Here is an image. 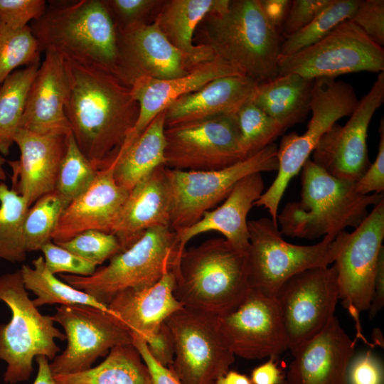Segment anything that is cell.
I'll return each mask as SVG.
<instances>
[{
    "label": "cell",
    "mask_w": 384,
    "mask_h": 384,
    "mask_svg": "<svg viewBox=\"0 0 384 384\" xmlns=\"http://www.w3.org/2000/svg\"><path fill=\"white\" fill-rule=\"evenodd\" d=\"M262 9L271 23L279 31L288 14L289 0H260Z\"/></svg>",
    "instance_id": "53"
},
{
    "label": "cell",
    "mask_w": 384,
    "mask_h": 384,
    "mask_svg": "<svg viewBox=\"0 0 384 384\" xmlns=\"http://www.w3.org/2000/svg\"><path fill=\"white\" fill-rule=\"evenodd\" d=\"M384 102V72L359 100L343 126L335 123L321 138L311 161L331 176L356 181L370 165L367 146L371 119Z\"/></svg>",
    "instance_id": "16"
},
{
    "label": "cell",
    "mask_w": 384,
    "mask_h": 384,
    "mask_svg": "<svg viewBox=\"0 0 384 384\" xmlns=\"http://www.w3.org/2000/svg\"><path fill=\"white\" fill-rule=\"evenodd\" d=\"M257 83L246 75L212 80L201 89L183 95L166 109L165 127L208 117L236 113L250 101Z\"/></svg>",
    "instance_id": "28"
},
{
    "label": "cell",
    "mask_w": 384,
    "mask_h": 384,
    "mask_svg": "<svg viewBox=\"0 0 384 384\" xmlns=\"http://www.w3.org/2000/svg\"><path fill=\"white\" fill-rule=\"evenodd\" d=\"M314 80L294 73L257 84L251 101L286 129L304 121L311 112Z\"/></svg>",
    "instance_id": "30"
},
{
    "label": "cell",
    "mask_w": 384,
    "mask_h": 384,
    "mask_svg": "<svg viewBox=\"0 0 384 384\" xmlns=\"http://www.w3.org/2000/svg\"><path fill=\"white\" fill-rule=\"evenodd\" d=\"M99 170L82 153L70 134L58 170L55 191L69 203L90 186Z\"/></svg>",
    "instance_id": "38"
},
{
    "label": "cell",
    "mask_w": 384,
    "mask_h": 384,
    "mask_svg": "<svg viewBox=\"0 0 384 384\" xmlns=\"http://www.w3.org/2000/svg\"><path fill=\"white\" fill-rule=\"evenodd\" d=\"M331 0H292L279 31L282 39L297 32L324 10Z\"/></svg>",
    "instance_id": "46"
},
{
    "label": "cell",
    "mask_w": 384,
    "mask_h": 384,
    "mask_svg": "<svg viewBox=\"0 0 384 384\" xmlns=\"http://www.w3.org/2000/svg\"><path fill=\"white\" fill-rule=\"evenodd\" d=\"M348 384H383L384 370L380 360L371 351L353 357L348 368Z\"/></svg>",
    "instance_id": "47"
},
{
    "label": "cell",
    "mask_w": 384,
    "mask_h": 384,
    "mask_svg": "<svg viewBox=\"0 0 384 384\" xmlns=\"http://www.w3.org/2000/svg\"><path fill=\"white\" fill-rule=\"evenodd\" d=\"M171 198L165 165L156 168L129 192L111 233L119 240L121 252L137 242L145 231L169 228Z\"/></svg>",
    "instance_id": "24"
},
{
    "label": "cell",
    "mask_w": 384,
    "mask_h": 384,
    "mask_svg": "<svg viewBox=\"0 0 384 384\" xmlns=\"http://www.w3.org/2000/svg\"><path fill=\"white\" fill-rule=\"evenodd\" d=\"M174 343L170 370L181 384H215L230 369L235 355L218 317L181 307L165 321Z\"/></svg>",
    "instance_id": "11"
},
{
    "label": "cell",
    "mask_w": 384,
    "mask_h": 384,
    "mask_svg": "<svg viewBox=\"0 0 384 384\" xmlns=\"http://www.w3.org/2000/svg\"><path fill=\"white\" fill-rule=\"evenodd\" d=\"M264 187L261 173L252 174L240 180L219 207L206 211L198 221L176 233L180 252L195 236L215 231L221 233L237 250L247 253L250 241L247 218L264 192Z\"/></svg>",
    "instance_id": "26"
},
{
    "label": "cell",
    "mask_w": 384,
    "mask_h": 384,
    "mask_svg": "<svg viewBox=\"0 0 384 384\" xmlns=\"http://www.w3.org/2000/svg\"><path fill=\"white\" fill-rule=\"evenodd\" d=\"M276 356H271L265 363L255 368L250 376L252 384H284L285 375L275 361Z\"/></svg>",
    "instance_id": "51"
},
{
    "label": "cell",
    "mask_w": 384,
    "mask_h": 384,
    "mask_svg": "<svg viewBox=\"0 0 384 384\" xmlns=\"http://www.w3.org/2000/svg\"><path fill=\"white\" fill-rule=\"evenodd\" d=\"M41 53L29 25L15 29L0 21V85L18 67L40 64Z\"/></svg>",
    "instance_id": "39"
},
{
    "label": "cell",
    "mask_w": 384,
    "mask_h": 384,
    "mask_svg": "<svg viewBox=\"0 0 384 384\" xmlns=\"http://www.w3.org/2000/svg\"><path fill=\"white\" fill-rule=\"evenodd\" d=\"M117 32L142 23V17L157 3L154 0L104 1Z\"/></svg>",
    "instance_id": "45"
},
{
    "label": "cell",
    "mask_w": 384,
    "mask_h": 384,
    "mask_svg": "<svg viewBox=\"0 0 384 384\" xmlns=\"http://www.w3.org/2000/svg\"><path fill=\"white\" fill-rule=\"evenodd\" d=\"M165 115L166 110L159 113L142 134L114 159V179L129 192L156 168L165 165Z\"/></svg>",
    "instance_id": "31"
},
{
    "label": "cell",
    "mask_w": 384,
    "mask_h": 384,
    "mask_svg": "<svg viewBox=\"0 0 384 384\" xmlns=\"http://www.w3.org/2000/svg\"><path fill=\"white\" fill-rule=\"evenodd\" d=\"M277 70L278 75L294 73L311 80L361 71L380 73L384 50L348 20L315 44L280 55Z\"/></svg>",
    "instance_id": "12"
},
{
    "label": "cell",
    "mask_w": 384,
    "mask_h": 384,
    "mask_svg": "<svg viewBox=\"0 0 384 384\" xmlns=\"http://www.w3.org/2000/svg\"><path fill=\"white\" fill-rule=\"evenodd\" d=\"M114 166V160L100 169L90 186L68 204L53 233L54 242L67 241L87 230L111 233L129 194L116 182Z\"/></svg>",
    "instance_id": "22"
},
{
    "label": "cell",
    "mask_w": 384,
    "mask_h": 384,
    "mask_svg": "<svg viewBox=\"0 0 384 384\" xmlns=\"http://www.w3.org/2000/svg\"><path fill=\"white\" fill-rule=\"evenodd\" d=\"M181 255L176 232L154 228L144 232L128 249L118 252L90 276L60 274V277L106 305L119 292L157 283Z\"/></svg>",
    "instance_id": "7"
},
{
    "label": "cell",
    "mask_w": 384,
    "mask_h": 384,
    "mask_svg": "<svg viewBox=\"0 0 384 384\" xmlns=\"http://www.w3.org/2000/svg\"><path fill=\"white\" fill-rule=\"evenodd\" d=\"M64 59L65 114L82 153L100 169L117 157L132 131L139 104L112 72Z\"/></svg>",
    "instance_id": "1"
},
{
    "label": "cell",
    "mask_w": 384,
    "mask_h": 384,
    "mask_svg": "<svg viewBox=\"0 0 384 384\" xmlns=\"http://www.w3.org/2000/svg\"><path fill=\"white\" fill-rule=\"evenodd\" d=\"M173 271L176 300L184 307L215 317L234 311L251 289L247 253L225 238L185 249Z\"/></svg>",
    "instance_id": "2"
},
{
    "label": "cell",
    "mask_w": 384,
    "mask_h": 384,
    "mask_svg": "<svg viewBox=\"0 0 384 384\" xmlns=\"http://www.w3.org/2000/svg\"><path fill=\"white\" fill-rule=\"evenodd\" d=\"M117 76L130 87L138 78L168 80L187 75L198 64L171 44L157 22L117 32Z\"/></svg>",
    "instance_id": "19"
},
{
    "label": "cell",
    "mask_w": 384,
    "mask_h": 384,
    "mask_svg": "<svg viewBox=\"0 0 384 384\" xmlns=\"http://www.w3.org/2000/svg\"><path fill=\"white\" fill-rule=\"evenodd\" d=\"M51 317L62 326L68 341L65 351L49 363L53 375L86 370L114 346L132 344L131 331L110 311L88 305H60Z\"/></svg>",
    "instance_id": "15"
},
{
    "label": "cell",
    "mask_w": 384,
    "mask_h": 384,
    "mask_svg": "<svg viewBox=\"0 0 384 384\" xmlns=\"http://www.w3.org/2000/svg\"><path fill=\"white\" fill-rule=\"evenodd\" d=\"M242 152L247 158L261 151L287 129L251 100L237 112Z\"/></svg>",
    "instance_id": "40"
},
{
    "label": "cell",
    "mask_w": 384,
    "mask_h": 384,
    "mask_svg": "<svg viewBox=\"0 0 384 384\" xmlns=\"http://www.w3.org/2000/svg\"><path fill=\"white\" fill-rule=\"evenodd\" d=\"M301 171L300 200L288 203L277 215L282 235L308 240L334 238L346 228H357L368 208L384 199L383 193H358L356 181L331 176L311 159Z\"/></svg>",
    "instance_id": "3"
},
{
    "label": "cell",
    "mask_w": 384,
    "mask_h": 384,
    "mask_svg": "<svg viewBox=\"0 0 384 384\" xmlns=\"http://www.w3.org/2000/svg\"><path fill=\"white\" fill-rule=\"evenodd\" d=\"M0 301L11 312L9 322L0 324V360L6 363L4 381L16 384L29 379L33 360H53L60 351L55 339H66L50 316L42 314L28 297L21 270L0 276Z\"/></svg>",
    "instance_id": "6"
},
{
    "label": "cell",
    "mask_w": 384,
    "mask_h": 384,
    "mask_svg": "<svg viewBox=\"0 0 384 384\" xmlns=\"http://www.w3.org/2000/svg\"><path fill=\"white\" fill-rule=\"evenodd\" d=\"M6 159L0 155V181H4L6 178V172L4 169V165Z\"/></svg>",
    "instance_id": "56"
},
{
    "label": "cell",
    "mask_w": 384,
    "mask_h": 384,
    "mask_svg": "<svg viewBox=\"0 0 384 384\" xmlns=\"http://www.w3.org/2000/svg\"><path fill=\"white\" fill-rule=\"evenodd\" d=\"M165 166L181 171L224 169L246 157L237 112L166 127Z\"/></svg>",
    "instance_id": "13"
},
{
    "label": "cell",
    "mask_w": 384,
    "mask_h": 384,
    "mask_svg": "<svg viewBox=\"0 0 384 384\" xmlns=\"http://www.w3.org/2000/svg\"><path fill=\"white\" fill-rule=\"evenodd\" d=\"M48 270L53 274L68 273L78 276L92 275L97 265L50 241L41 249Z\"/></svg>",
    "instance_id": "42"
},
{
    "label": "cell",
    "mask_w": 384,
    "mask_h": 384,
    "mask_svg": "<svg viewBox=\"0 0 384 384\" xmlns=\"http://www.w3.org/2000/svg\"><path fill=\"white\" fill-rule=\"evenodd\" d=\"M55 191L40 197L27 211L23 225L27 252L41 250L51 241L60 217L68 206Z\"/></svg>",
    "instance_id": "37"
},
{
    "label": "cell",
    "mask_w": 384,
    "mask_h": 384,
    "mask_svg": "<svg viewBox=\"0 0 384 384\" xmlns=\"http://www.w3.org/2000/svg\"><path fill=\"white\" fill-rule=\"evenodd\" d=\"M174 283L172 269L151 287L119 292L107 304L108 309L132 333L146 341L169 316L183 307L174 295Z\"/></svg>",
    "instance_id": "27"
},
{
    "label": "cell",
    "mask_w": 384,
    "mask_h": 384,
    "mask_svg": "<svg viewBox=\"0 0 384 384\" xmlns=\"http://www.w3.org/2000/svg\"><path fill=\"white\" fill-rule=\"evenodd\" d=\"M374 43L384 45V1H360L359 5L350 19Z\"/></svg>",
    "instance_id": "44"
},
{
    "label": "cell",
    "mask_w": 384,
    "mask_h": 384,
    "mask_svg": "<svg viewBox=\"0 0 384 384\" xmlns=\"http://www.w3.org/2000/svg\"><path fill=\"white\" fill-rule=\"evenodd\" d=\"M230 0H172L168 1L155 20L169 42L198 64L215 56L206 44L193 45V34L208 14L225 10Z\"/></svg>",
    "instance_id": "29"
},
{
    "label": "cell",
    "mask_w": 384,
    "mask_h": 384,
    "mask_svg": "<svg viewBox=\"0 0 384 384\" xmlns=\"http://www.w3.org/2000/svg\"><path fill=\"white\" fill-rule=\"evenodd\" d=\"M250 247L247 252L251 288L275 297L288 279L309 269L334 263L349 238V233L324 236L311 245L285 241L278 225L268 218L247 223Z\"/></svg>",
    "instance_id": "9"
},
{
    "label": "cell",
    "mask_w": 384,
    "mask_h": 384,
    "mask_svg": "<svg viewBox=\"0 0 384 384\" xmlns=\"http://www.w3.org/2000/svg\"><path fill=\"white\" fill-rule=\"evenodd\" d=\"M355 342L334 316L317 335L292 352L284 384H348Z\"/></svg>",
    "instance_id": "20"
},
{
    "label": "cell",
    "mask_w": 384,
    "mask_h": 384,
    "mask_svg": "<svg viewBox=\"0 0 384 384\" xmlns=\"http://www.w3.org/2000/svg\"><path fill=\"white\" fill-rule=\"evenodd\" d=\"M29 208L21 195L0 183V259L11 262L26 259L23 225Z\"/></svg>",
    "instance_id": "35"
},
{
    "label": "cell",
    "mask_w": 384,
    "mask_h": 384,
    "mask_svg": "<svg viewBox=\"0 0 384 384\" xmlns=\"http://www.w3.org/2000/svg\"><path fill=\"white\" fill-rule=\"evenodd\" d=\"M275 297L288 349L293 352L324 329L335 316L339 294L334 264L292 276L282 284Z\"/></svg>",
    "instance_id": "14"
},
{
    "label": "cell",
    "mask_w": 384,
    "mask_h": 384,
    "mask_svg": "<svg viewBox=\"0 0 384 384\" xmlns=\"http://www.w3.org/2000/svg\"><path fill=\"white\" fill-rule=\"evenodd\" d=\"M38 363V373L33 384H57L50 370L48 359L45 356L36 358Z\"/></svg>",
    "instance_id": "54"
},
{
    "label": "cell",
    "mask_w": 384,
    "mask_h": 384,
    "mask_svg": "<svg viewBox=\"0 0 384 384\" xmlns=\"http://www.w3.org/2000/svg\"><path fill=\"white\" fill-rule=\"evenodd\" d=\"M277 146L272 143L257 153L221 169L181 171L166 167L171 198L170 229L178 233L198 221L204 213L225 200L244 177L277 171Z\"/></svg>",
    "instance_id": "10"
},
{
    "label": "cell",
    "mask_w": 384,
    "mask_h": 384,
    "mask_svg": "<svg viewBox=\"0 0 384 384\" xmlns=\"http://www.w3.org/2000/svg\"><path fill=\"white\" fill-rule=\"evenodd\" d=\"M384 199L375 205L363 222L349 235L336 257L339 299L356 322L370 304L379 255L383 247Z\"/></svg>",
    "instance_id": "17"
},
{
    "label": "cell",
    "mask_w": 384,
    "mask_h": 384,
    "mask_svg": "<svg viewBox=\"0 0 384 384\" xmlns=\"http://www.w3.org/2000/svg\"><path fill=\"white\" fill-rule=\"evenodd\" d=\"M222 335L235 356L246 359L277 356L288 349L275 297L251 288L232 312L218 317Z\"/></svg>",
    "instance_id": "18"
},
{
    "label": "cell",
    "mask_w": 384,
    "mask_h": 384,
    "mask_svg": "<svg viewBox=\"0 0 384 384\" xmlns=\"http://www.w3.org/2000/svg\"><path fill=\"white\" fill-rule=\"evenodd\" d=\"M55 243L97 265L121 252L114 235L98 230H87L67 241Z\"/></svg>",
    "instance_id": "41"
},
{
    "label": "cell",
    "mask_w": 384,
    "mask_h": 384,
    "mask_svg": "<svg viewBox=\"0 0 384 384\" xmlns=\"http://www.w3.org/2000/svg\"><path fill=\"white\" fill-rule=\"evenodd\" d=\"M384 306V248L382 249L377 264L373 295L368 309L369 319H373Z\"/></svg>",
    "instance_id": "52"
},
{
    "label": "cell",
    "mask_w": 384,
    "mask_h": 384,
    "mask_svg": "<svg viewBox=\"0 0 384 384\" xmlns=\"http://www.w3.org/2000/svg\"><path fill=\"white\" fill-rule=\"evenodd\" d=\"M215 384H252L250 378L237 371L228 370L220 377Z\"/></svg>",
    "instance_id": "55"
},
{
    "label": "cell",
    "mask_w": 384,
    "mask_h": 384,
    "mask_svg": "<svg viewBox=\"0 0 384 384\" xmlns=\"http://www.w3.org/2000/svg\"><path fill=\"white\" fill-rule=\"evenodd\" d=\"M133 344L114 346L98 366L53 375L57 384H151L149 370Z\"/></svg>",
    "instance_id": "32"
},
{
    "label": "cell",
    "mask_w": 384,
    "mask_h": 384,
    "mask_svg": "<svg viewBox=\"0 0 384 384\" xmlns=\"http://www.w3.org/2000/svg\"><path fill=\"white\" fill-rule=\"evenodd\" d=\"M361 0H331L306 26L282 39L280 55H288L321 41L341 23L350 20Z\"/></svg>",
    "instance_id": "36"
},
{
    "label": "cell",
    "mask_w": 384,
    "mask_h": 384,
    "mask_svg": "<svg viewBox=\"0 0 384 384\" xmlns=\"http://www.w3.org/2000/svg\"><path fill=\"white\" fill-rule=\"evenodd\" d=\"M68 136L39 134L21 128L16 132L14 143L20 157L8 162L13 172L11 188L29 207L42 196L55 191Z\"/></svg>",
    "instance_id": "23"
},
{
    "label": "cell",
    "mask_w": 384,
    "mask_h": 384,
    "mask_svg": "<svg viewBox=\"0 0 384 384\" xmlns=\"http://www.w3.org/2000/svg\"><path fill=\"white\" fill-rule=\"evenodd\" d=\"M29 26L41 53L55 52L117 75L118 33L104 1H50Z\"/></svg>",
    "instance_id": "4"
},
{
    "label": "cell",
    "mask_w": 384,
    "mask_h": 384,
    "mask_svg": "<svg viewBox=\"0 0 384 384\" xmlns=\"http://www.w3.org/2000/svg\"><path fill=\"white\" fill-rule=\"evenodd\" d=\"M40 64L18 69L0 85V154L8 156L20 127L26 99Z\"/></svg>",
    "instance_id": "34"
},
{
    "label": "cell",
    "mask_w": 384,
    "mask_h": 384,
    "mask_svg": "<svg viewBox=\"0 0 384 384\" xmlns=\"http://www.w3.org/2000/svg\"><path fill=\"white\" fill-rule=\"evenodd\" d=\"M205 36L215 56L257 84L278 76L282 38L265 16L260 0H232L205 18Z\"/></svg>",
    "instance_id": "5"
},
{
    "label": "cell",
    "mask_w": 384,
    "mask_h": 384,
    "mask_svg": "<svg viewBox=\"0 0 384 384\" xmlns=\"http://www.w3.org/2000/svg\"><path fill=\"white\" fill-rule=\"evenodd\" d=\"M145 341L152 357L161 365L169 368L174 360V343L171 332L166 322L163 323Z\"/></svg>",
    "instance_id": "50"
},
{
    "label": "cell",
    "mask_w": 384,
    "mask_h": 384,
    "mask_svg": "<svg viewBox=\"0 0 384 384\" xmlns=\"http://www.w3.org/2000/svg\"><path fill=\"white\" fill-rule=\"evenodd\" d=\"M358 101L353 87L346 82L326 78L314 80L311 117L306 130L302 134L291 132L283 136L277 146V175L254 203L267 209L275 225L280 201L290 181L301 171L322 136L339 119L350 116Z\"/></svg>",
    "instance_id": "8"
},
{
    "label": "cell",
    "mask_w": 384,
    "mask_h": 384,
    "mask_svg": "<svg viewBox=\"0 0 384 384\" xmlns=\"http://www.w3.org/2000/svg\"><path fill=\"white\" fill-rule=\"evenodd\" d=\"M380 141L377 156L364 174L355 182L356 192L362 195L382 193L384 191V122L379 127Z\"/></svg>",
    "instance_id": "48"
},
{
    "label": "cell",
    "mask_w": 384,
    "mask_h": 384,
    "mask_svg": "<svg viewBox=\"0 0 384 384\" xmlns=\"http://www.w3.org/2000/svg\"><path fill=\"white\" fill-rule=\"evenodd\" d=\"M44 53L28 91L19 128L39 134L68 136L72 133L64 109L67 94L64 59L55 52Z\"/></svg>",
    "instance_id": "25"
},
{
    "label": "cell",
    "mask_w": 384,
    "mask_h": 384,
    "mask_svg": "<svg viewBox=\"0 0 384 384\" xmlns=\"http://www.w3.org/2000/svg\"><path fill=\"white\" fill-rule=\"evenodd\" d=\"M32 265H23L20 270L25 288L36 296L32 300L36 307L53 304H81L110 311L106 305L56 277L48 270L43 257L33 260Z\"/></svg>",
    "instance_id": "33"
},
{
    "label": "cell",
    "mask_w": 384,
    "mask_h": 384,
    "mask_svg": "<svg viewBox=\"0 0 384 384\" xmlns=\"http://www.w3.org/2000/svg\"><path fill=\"white\" fill-rule=\"evenodd\" d=\"M131 334L132 344L149 370L151 384H181L169 368L161 365L152 357L145 340L138 334L132 332Z\"/></svg>",
    "instance_id": "49"
},
{
    "label": "cell",
    "mask_w": 384,
    "mask_h": 384,
    "mask_svg": "<svg viewBox=\"0 0 384 384\" xmlns=\"http://www.w3.org/2000/svg\"><path fill=\"white\" fill-rule=\"evenodd\" d=\"M46 6L44 0H0V21L12 28H22L39 19Z\"/></svg>",
    "instance_id": "43"
},
{
    "label": "cell",
    "mask_w": 384,
    "mask_h": 384,
    "mask_svg": "<svg viewBox=\"0 0 384 384\" xmlns=\"http://www.w3.org/2000/svg\"><path fill=\"white\" fill-rule=\"evenodd\" d=\"M245 75L230 63L215 56L194 67L187 75L159 80L140 77L130 85L133 98L139 104V115L121 151H124L144 131L152 119L180 97L197 91L218 78Z\"/></svg>",
    "instance_id": "21"
}]
</instances>
